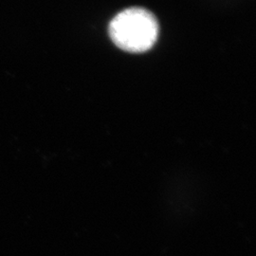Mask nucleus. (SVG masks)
<instances>
[{
  "mask_svg": "<svg viewBox=\"0 0 256 256\" xmlns=\"http://www.w3.org/2000/svg\"><path fill=\"white\" fill-rule=\"evenodd\" d=\"M112 41L129 52H144L156 41L158 25L155 16L146 10L131 8L118 14L110 25Z\"/></svg>",
  "mask_w": 256,
  "mask_h": 256,
  "instance_id": "f257e3e1",
  "label": "nucleus"
}]
</instances>
